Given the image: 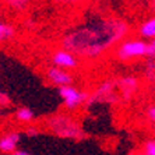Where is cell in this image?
<instances>
[{"label":"cell","mask_w":155,"mask_h":155,"mask_svg":"<svg viewBox=\"0 0 155 155\" xmlns=\"http://www.w3.org/2000/svg\"><path fill=\"white\" fill-rule=\"evenodd\" d=\"M129 29V24L120 17L95 15L67 29L60 45L77 58L94 60L117 46L127 36Z\"/></svg>","instance_id":"6da1fadb"},{"label":"cell","mask_w":155,"mask_h":155,"mask_svg":"<svg viewBox=\"0 0 155 155\" xmlns=\"http://www.w3.org/2000/svg\"><path fill=\"white\" fill-rule=\"evenodd\" d=\"M46 127L53 134L63 138H71V140H81L85 137L83 129L77 120L66 113H58L49 117L46 122Z\"/></svg>","instance_id":"7a4b0ae2"},{"label":"cell","mask_w":155,"mask_h":155,"mask_svg":"<svg viewBox=\"0 0 155 155\" xmlns=\"http://www.w3.org/2000/svg\"><path fill=\"white\" fill-rule=\"evenodd\" d=\"M148 42L143 38H124L116 46L115 56L122 61L136 60V59L147 58Z\"/></svg>","instance_id":"3957f363"},{"label":"cell","mask_w":155,"mask_h":155,"mask_svg":"<svg viewBox=\"0 0 155 155\" xmlns=\"http://www.w3.org/2000/svg\"><path fill=\"white\" fill-rule=\"evenodd\" d=\"M59 97H60L63 106H64L69 112H73L78 109L80 106H83L84 104L88 102L90 95L87 94L85 91L80 90L76 85H64L59 88Z\"/></svg>","instance_id":"277c9868"},{"label":"cell","mask_w":155,"mask_h":155,"mask_svg":"<svg viewBox=\"0 0 155 155\" xmlns=\"http://www.w3.org/2000/svg\"><path fill=\"white\" fill-rule=\"evenodd\" d=\"M117 98H119V95H117V81L105 80L90 95L88 102L90 104L91 102H116Z\"/></svg>","instance_id":"5b68a950"},{"label":"cell","mask_w":155,"mask_h":155,"mask_svg":"<svg viewBox=\"0 0 155 155\" xmlns=\"http://www.w3.org/2000/svg\"><path fill=\"white\" fill-rule=\"evenodd\" d=\"M51 63L53 66H56V67H60V69L71 71V70H76L80 67V58H77L73 52L60 46L58 49L52 51Z\"/></svg>","instance_id":"8992f818"},{"label":"cell","mask_w":155,"mask_h":155,"mask_svg":"<svg viewBox=\"0 0 155 155\" xmlns=\"http://www.w3.org/2000/svg\"><path fill=\"white\" fill-rule=\"evenodd\" d=\"M45 77L52 85L54 87H64V85H71L73 81H74V77H73L71 71L64 69H60V67H56V66H49L45 71Z\"/></svg>","instance_id":"52a82bcc"},{"label":"cell","mask_w":155,"mask_h":155,"mask_svg":"<svg viewBox=\"0 0 155 155\" xmlns=\"http://www.w3.org/2000/svg\"><path fill=\"white\" fill-rule=\"evenodd\" d=\"M138 78L136 76H123L117 80V90L120 91V95H122L123 99H131L134 97V94L138 91Z\"/></svg>","instance_id":"ba28073f"},{"label":"cell","mask_w":155,"mask_h":155,"mask_svg":"<svg viewBox=\"0 0 155 155\" xmlns=\"http://www.w3.org/2000/svg\"><path fill=\"white\" fill-rule=\"evenodd\" d=\"M21 140L20 131H8L0 137V151L3 154H13L17 151V145Z\"/></svg>","instance_id":"9c48e42d"},{"label":"cell","mask_w":155,"mask_h":155,"mask_svg":"<svg viewBox=\"0 0 155 155\" xmlns=\"http://www.w3.org/2000/svg\"><path fill=\"white\" fill-rule=\"evenodd\" d=\"M138 35L147 42L155 39V15L145 18L138 27Z\"/></svg>","instance_id":"30bf717a"},{"label":"cell","mask_w":155,"mask_h":155,"mask_svg":"<svg viewBox=\"0 0 155 155\" xmlns=\"http://www.w3.org/2000/svg\"><path fill=\"white\" fill-rule=\"evenodd\" d=\"M34 119H35V113L32 109L27 108V106H20L15 110V120L21 124H29L34 122Z\"/></svg>","instance_id":"8fae6325"},{"label":"cell","mask_w":155,"mask_h":155,"mask_svg":"<svg viewBox=\"0 0 155 155\" xmlns=\"http://www.w3.org/2000/svg\"><path fill=\"white\" fill-rule=\"evenodd\" d=\"M15 34H17V31H15V27L13 24L0 21V43L11 41L15 36Z\"/></svg>","instance_id":"7c38bea8"},{"label":"cell","mask_w":155,"mask_h":155,"mask_svg":"<svg viewBox=\"0 0 155 155\" xmlns=\"http://www.w3.org/2000/svg\"><path fill=\"white\" fill-rule=\"evenodd\" d=\"M3 4L7 8L15 11V13H22L31 6L32 0H2Z\"/></svg>","instance_id":"4fadbf2b"},{"label":"cell","mask_w":155,"mask_h":155,"mask_svg":"<svg viewBox=\"0 0 155 155\" xmlns=\"http://www.w3.org/2000/svg\"><path fill=\"white\" fill-rule=\"evenodd\" d=\"M143 73H144V77L148 83H155V59L154 58H147Z\"/></svg>","instance_id":"5bb4252c"},{"label":"cell","mask_w":155,"mask_h":155,"mask_svg":"<svg viewBox=\"0 0 155 155\" xmlns=\"http://www.w3.org/2000/svg\"><path fill=\"white\" fill-rule=\"evenodd\" d=\"M141 151H144L147 155H155V138L144 141L141 145Z\"/></svg>","instance_id":"9a60e30c"},{"label":"cell","mask_w":155,"mask_h":155,"mask_svg":"<svg viewBox=\"0 0 155 155\" xmlns=\"http://www.w3.org/2000/svg\"><path fill=\"white\" fill-rule=\"evenodd\" d=\"M145 116L151 123H155V105L148 106L147 110H145Z\"/></svg>","instance_id":"2e32d148"},{"label":"cell","mask_w":155,"mask_h":155,"mask_svg":"<svg viewBox=\"0 0 155 155\" xmlns=\"http://www.w3.org/2000/svg\"><path fill=\"white\" fill-rule=\"evenodd\" d=\"M39 131L41 130L38 129V127H35V126H29V127H27L25 129V134L27 136H29V137H35V136H38Z\"/></svg>","instance_id":"e0dca14e"},{"label":"cell","mask_w":155,"mask_h":155,"mask_svg":"<svg viewBox=\"0 0 155 155\" xmlns=\"http://www.w3.org/2000/svg\"><path fill=\"white\" fill-rule=\"evenodd\" d=\"M147 58H154L155 59V39L148 42V54Z\"/></svg>","instance_id":"ac0fdd59"},{"label":"cell","mask_w":155,"mask_h":155,"mask_svg":"<svg viewBox=\"0 0 155 155\" xmlns=\"http://www.w3.org/2000/svg\"><path fill=\"white\" fill-rule=\"evenodd\" d=\"M8 105H10V99L0 92V108H4V106H8Z\"/></svg>","instance_id":"d6986e66"},{"label":"cell","mask_w":155,"mask_h":155,"mask_svg":"<svg viewBox=\"0 0 155 155\" xmlns=\"http://www.w3.org/2000/svg\"><path fill=\"white\" fill-rule=\"evenodd\" d=\"M11 155H31V154L27 152V151H24V150H17V151H14Z\"/></svg>","instance_id":"ffe728a7"},{"label":"cell","mask_w":155,"mask_h":155,"mask_svg":"<svg viewBox=\"0 0 155 155\" xmlns=\"http://www.w3.org/2000/svg\"><path fill=\"white\" fill-rule=\"evenodd\" d=\"M129 155H147L144 151H141V150H134V151H131Z\"/></svg>","instance_id":"44dd1931"},{"label":"cell","mask_w":155,"mask_h":155,"mask_svg":"<svg viewBox=\"0 0 155 155\" xmlns=\"http://www.w3.org/2000/svg\"><path fill=\"white\" fill-rule=\"evenodd\" d=\"M77 2H80V0H67V3H77Z\"/></svg>","instance_id":"7402d4cb"},{"label":"cell","mask_w":155,"mask_h":155,"mask_svg":"<svg viewBox=\"0 0 155 155\" xmlns=\"http://www.w3.org/2000/svg\"><path fill=\"white\" fill-rule=\"evenodd\" d=\"M151 6H152V8L155 10V0H151Z\"/></svg>","instance_id":"603a6c76"},{"label":"cell","mask_w":155,"mask_h":155,"mask_svg":"<svg viewBox=\"0 0 155 155\" xmlns=\"http://www.w3.org/2000/svg\"><path fill=\"white\" fill-rule=\"evenodd\" d=\"M3 155H8V154H3Z\"/></svg>","instance_id":"cb8c5ba5"}]
</instances>
